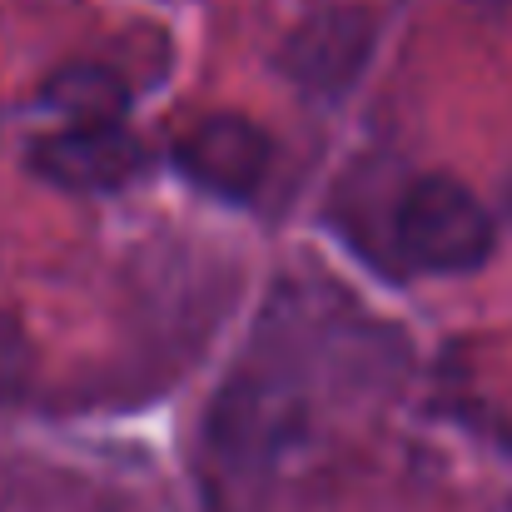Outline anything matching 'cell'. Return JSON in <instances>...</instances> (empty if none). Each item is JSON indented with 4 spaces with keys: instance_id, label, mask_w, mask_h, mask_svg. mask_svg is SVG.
Here are the masks:
<instances>
[{
    "instance_id": "obj_1",
    "label": "cell",
    "mask_w": 512,
    "mask_h": 512,
    "mask_svg": "<svg viewBox=\"0 0 512 512\" xmlns=\"http://www.w3.org/2000/svg\"><path fill=\"white\" fill-rule=\"evenodd\" d=\"M393 239L403 259H413L428 274H468L488 264L498 234H493V214L468 184L448 174H428L403 194L393 214Z\"/></svg>"
},
{
    "instance_id": "obj_2",
    "label": "cell",
    "mask_w": 512,
    "mask_h": 512,
    "mask_svg": "<svg viewBox=\"0 0 512 512\" xmlns=\"http://www.w3.org/2000/svg\"><path fill=\"white\" fill-rule=\"evenodd\" d=\"M145 165L140 140L125 125H60L30 145V170L55 189H115Z\"/></svg>"
},
{
    "instance_id": "obj_3",
    "label": "cell",
    "mask_w": 512,
    "mask_h": 512,
    "mask_svg": "<svg viewBox=\"0 0 512 512\" xmlns=\"http://www.w3.org/2000/svg\"><path fill=\"white\" fill-rule=\"evenodd\" d=\"M269 155H274L269 135L254 120H244V115H209L174 150L179 170L189 174L194 184L224 194V199L254 194L264 184V174H269Z\"/></svg>"
},
{
    "instance_id": "obj_4",
    "label": "cell",
    "mask_w": 512,
    "mask_h": 512,
    "mask_svg": "<svg viewBox=\"0 0 512 512\" xmlns=\"http://www.w3.org/2000/svg\"><path fill=\"white\" fill-rule=\"evenodd\" d=\"M373 50V20L358 10H319L309 15L289 45H284V70L304 90H343Z\"/></svg>"
},
{
    "instance_id": "obj_5",
    "label": "cell",
    "mask_w": 512,
    "mask_h": 512,
    "mask_svg": "<svg viewBox=\"0 0 512 512\" xmlns=\"http://www.w3.org/2000/svg\"><path fill=\"white\" fill-rule=\"evenodd\" d=\"M45 105L65 125H120L130 110V90L110 65H65L45 80Z\"/></svg>"
},
{
    "instance_id": "obj_6",
    "label": "cell",
    "mask_w": 512,
    "mask_h": 512,
    "mask_svg": "<svg viewBox=\"0 0 512 512\" xmlns=\"http://www.w3.org/2000/svg\"><path fill=\"white\" fill-rule=\"evenodd\" d=\"M35 373V348H30V334L20 329L15 314H0V403L20 398L25 383Z\"/></svg>"
}]
</instances>
